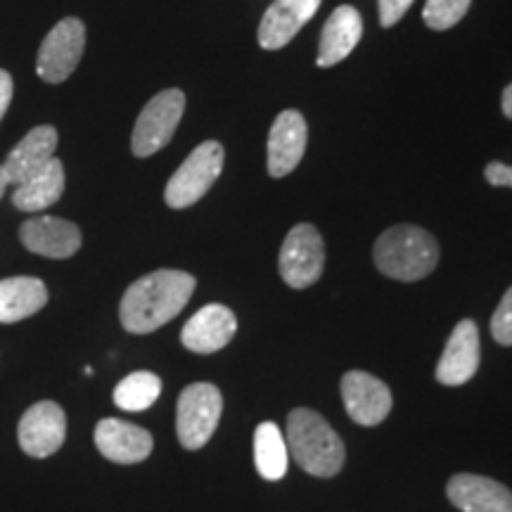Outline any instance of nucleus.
Masks as SVG:
<instances>
[{
    "instance_id": "1",
    "label": "nucleus",
    "mask_w": 512,
    "mask_h": 512,
    "mask_svg": "<svg viewBox=\"0 0 512 512\" xmlns=\"http://www.w3.org/2000/svg\"><path fill=\"white\" fill-rule=\"evenodd\" d=\"M195 285L190 273L171 271V268L143 275L124 292L119 306L121 325L133 335L159 330L185 309Z\"/></svg>"
},
{
    "instance_id": "2",
    "label": "nucleus",
    "mask_w": 512,
    "mask_h": 512,
    "mask_svg": "<svg viewBox=\"0 0 512 512\" xmlns=\"http://www.w3.org/2000/svg\"><path fill=\"white\" fill-rule=\"evenodd\" d=\"M375 266L387 278L415 283L427 278L439 264V245L432 233L418 226H394L377 238Z\"/></svg>"
},
{
    "instance_id": "3",
    "label": "nucleus",
    "mask_w": 512,
    "mask_h": 512,
    "mask_svg": "<svg viewBox=\"0 0 512 512\" xmlns=\"http://www.w3.org/2000/svg\"><path fill=\"white\" fill-rule=\"evenodd\" d=\"M287 441L297 465L313 477H335L344 465V444L328 420L309 408H297L287 418Z\"/></svg>"
},
{
    "instance_id": "4",
    "label": "nucleus",
    "mask_w": 512,
    "mask_h": 512,
    "mask_svg": "<svg viewBox=\"0 0 512 512\" xmlns=\"http://www.w3.org/2000/svg\"><path fill=\"white\" fill-rule=\"evenodd\" d=\"M223 159H226V152L216 140L197 145L166 183V204L171 209H188L195 202H200L211 185L216 183V178L221 176Z\"/></svg>"
},
{
    "instance_id": "5",
    "label": "nucleus",
    "mask_w": 512,
    "mask_h": 512,
    "mask_svg": "<svg viewBox=\"0 0 512 512\" xmlns=\"http://www.w3.org/2000/svg\"><path fill=\"white\" fill-rule=\"evenodd\" d=\"M223 413L219 387L209 382H195L178 396L176 432L178 441L188 451H197L214 437Z\"/></svg>"
},
{
    "instance_id": "6",
    "label": "nucleus",
    "mask_w": 512,
    "mask_h": 512,
    "mask_svg": "<svg viewBox=\"0 0 512 512\" xmlns=\"http://www.w3.org/2000/svg\"><path fill=\"white\" fill-rule=\"evenodd\" d=\"M185 112V95L178 88L157 93L145 105L133 128L131 150L136 157H150L171 143Z\"/></svg>"
},
{
    "instance_id": "7",
    "label": "nucleus",
    "mask_w": 512,
    "mask_h": 512,
    "mask_svg": "<svg viewBox=\"0 0 512 512\" xmlns=\"http://www.w3.org/2000/svg\"><path fill=\"white\" fill-rule=\"evenodd\" d=\"M278 266L283 280L294 290H306L318 283L325 266V245L316 226L299 223L287 233Z\"/></svg>"
},
{
    "instance_id": "8",
    "label": "nucleus",
    "mask_w": 512,
    "mask_h": 512,
    "mask_svg": "<svg viewBox=\"0 0 512 512\" xmlns=\"http://www.w3.org/2000/svg\"><path fill=\"white\" fill-rule=\"evenodd\" d=\"M83 48H86V27L81 19L67 17L57 22L38 50V76L46 83L67 81L79 67Z\"/></svg>"
},
{
    "instance_id": "9",
    "label": "nucleus",
    "mask_w": 512,
    "mask_h": 512,
    "mask_svg": "<svg viewBox=\"0 0 512 512\" xmlns=\"http://www.w3.org/2000/svg\"><path fill=\"white\" fill-rule=\"evenodd\" d=\"M67 437V415L55 401H38L22 415L17 439L31 458H48L57 453Z\"/></svg>"
},
{
    "instance_id": "10",
    "label": "nucleus",
    "mask_w": 512,
    "mask_h": 512,
    "mask_svg": "<svg viewBox=\"0 0 512 512\" xmlns=\"http://www.w3.org/2000/svg\"><path fill=\"white\" fill-rule=\"evenodd\" d=\"M342 399L349 418L358 425L375 427L392 411V392L375 375L351 370L342 377Z\"/></svg>"
},
{
    "instance_id": "11",
    "label": "nucleus",
    "mask_w": 512,
    "mask_h": 512,
    "mask_svg": "<svg viewBox=\"0 0 512 512\" xmlns=\"http://www.w3.org/2000/svg\"><path fill=\"white\" fill-rule=\"evenodd\" d=\"M306 140H309V126L302 112H280L268 133V174L273 178L292 174L302 162Z\"/></svg>"
},
{
    "instance_id": "12",
    "label": "nucleus",
    "mask_w": 512,
    "mask_h": 512,
    "mask_svg": "<svg viewBox=\"0 0 512 512\" xmlns=\"http://www.w3.org/2000/svg\"><path fill=\"white\" fill-rule=\"evenodd\" d=\"M22 245L48 259H69L81 249V230L72 221L57 216H34L19 228Z\"/></svg>"
},
{
    "instance_id": "13",
    "label": "nucleus",
    "mask_w": 512,
    "mask_h": 512,
    "mask_svg": "<svg viewBox=\"0 0 512 512\" xmlns=\"http://www.w3.org/2000/svg\"><path fill=\"white\" fill-rule=\"evenodd\" d=\"M238 332V318L223 304H207L183 325L181 342L195 354H214L228 347Z\"/></svg>"
},
{
    "instance_id": "14",
    "label": "nucleus",
    "mask_w": 512,
    "mask_h": 512,
    "mask_svg": "<svg viewBox=\"0 0 512 512\" xmlns=\"http://www.w3.org/2000/svg\"><path fill=\"white\" fill-rule=\"evenodd\" d=\"M479 370V330L475 320L465 318L453 328L437 366V380L446 387L470 382Z\"/></svg>"
},
{
    "instance_id": "15",
    "label": "nucleus",
    "mask_w": 512,
    "mask_h": 512,
    "mask_svg": "<svg viewBox=\"0 0 512 512\" xmlns=\"http://www.w3.org/2000/svg\"><path fill=\"white\" fill-rule=\"evenodd\" d=\"M95 446L107 460L119 465L143 463L152 453V434L143 427L131 425V422L105 418L95 427Z\"/></svg>"
},
{
    "instance_id": "16",
    "label": "nucleus",
    "mask_w": 512,
    "mask_h": 512,
    "mask_svg": "<svg viewBox=\"0 0 512 512\" xmlns=\"http://www.w3.org/2000/svg\"><path fill=\"white\" fill-rule=\"evenodd\" d=\"M448 501L460 512H512V491L482 475H453L446 486Z\"/></svg>"
},
{
    "instance_id": "17",
    "label": "nucleus",
    "mask_w": 512,
    "mask_h": 512,
    "mask_svg": "<svg viewBox=\"0 0 512 512\" xmlns=\"http://www.w3.org/2000/svg\"><path fill=\"white\" fill-rule=\"evenodd\" d=\"M320 0H275L259 24V46L280 50L316 15Z\"/></svg>"
},
{
    "instance_id": "18",
    "label": "nucleus",
    "mask_w": 512,
    "mask_h": 512,
    "mask_svg": "<svg viewBox=\"0 0 512 512\" xmlns=\"http://www.w3.org/2000/svg\"><path fill=\"white\" fill-rule=\"evenodd\" d=\"M57 140L60 138H57V131L53 126L31 128L27 136L15 145V150L10 152L3 164L10 185H19L22 181H27L29 176H34L38 169H43L55 157Z\"/></svg>"
},
{
    "instance_id": "19",
    "label": "nucleus",
    "mask_w": 512,
    "mask_h": 512,
    "mask_svg": "<svg viewBox=\"0 0 512 512\" xmlns=\"http://www.w3.org/2000/svg\"><path fill=\"white\" fill-rule=\"evenodd\" d=\"M363 36V19L351 5H339L332 12L323 27L318 48V67H332V64L347 60L354 53Z\"/></svg>"
},
{
    "instance_id": "20",
    "label": "nucleus",
    "mask_w": 512,
    "mask_h": 512,
    "mask_svg": "<svg viewBox=\"0 0 512 512\" xmlns=\"http://www.w3.org/2000/svg\"><path fill=\"white\" fill-rule=\"evenodd\" d=\"M48 304V287L43 280L17 275L0 280V323H19Z\"/></svg>"
},
{
    "instance_id": "21",
    "label": "nucleus",
    "mask_w": 512,
    "mask_h": 512,
    "mask_svg": "<svg viewBox=\"0 0 512 512\" xmlns=\"http://www.w3.org/2000/svg\"><path fill=\"white\" fill-rule=\"evenodd\" d=\"M64 192V166L57 157L38 169L27 181L15 185L12 204L19 211H43L60 200Z\"/></svg>"
},
{
    "instance_id": "22",
    "label": "nucleus",
    "mask_w": 512,
    "mask_h": 512,
    "mask_svg": "<svg viewBox=\"0 0 512 512\" xmlns=\"http://www.w3.org/2000/svg\"><path fill=\"white\" fill-rule=\"evenodd\" d=\"M254 463L259 475L278 482L287 472V444L275 422H261L254 432Z\"/></svg>"
},
{
    "instance_id": "23",
    "label": "nucleus",
    "mask_w": 512,
    "mask_h": 512,
    "mask_svg": "<svg viewBox=\"0 0 512 512\" xmlns=\"http://www.w3.org/2000/svg\"><path fill=\"white\" fill-rule=\"evenodd\" d=\"M159 394H162V380L150 370H138L114 387V403L121 411L140 413L147 411L159 399Z\"/></svg>"
},
{
    "instance_id": "24",
    "label": "nucleus",
    "mask_w": 512,
    "mask_h": 512,
    "mask_svg": "<svg viewBox=\"0 0 512 512\" xmlns=\"http://www.w3.org/2000/svg\"><path fill=\"white\" fill-rule=\"evenodd\" d=\"M472 0H427L425 10H422V19L434 31H446L456 27L470 10Z\"/></svg>"
},
{
    "instance_id": "25",
    "label": "nucleus",
    "mask_w": 512,
    "mask_h": 512,
    "mask_svg": "<svg viewBox=\"0 0 512 512\" xmlns=\"http://www.w3.org/2000/svg\"><path fill=\"white\" fill-rule=\"evenodd\" d=\"M491 335L503 347H512V287L503 294L501 304L491 318Z\"/></svg>"
},
{
    "instance_id": "26",
    "label": "nucleus",
    "mask_w": 512,
    "mask_h": 512,
    "mask_svg": "<svg viewBox=\"0 0 512 512\" xmlns=\"http://www.w3.org/2000/svg\"><path fill=\"white\" fill-rule=\"evenodd\" d=\"M413 0H380V24L382 27H394L399 19L406 15Z\"/></svg>"
},
{
    "instance_id": "27",
    "label": "nucleus",
    "mask_w": 512,
    "mask_h": 512,
    "mask_svg": "<svg viewBox=\"0 0 512 512\" xmlns=\"http://www.w3.org/2000/svg\"><path fill=\"white\" fill-rule=\"evenodd\" d=\"M484 176H486V181H489L491 185H496V188H512V166H508V164H503V162L486 164Z\"/></svg>"
},
{
    "instance_id": "28",
    "label": "nucleus",
    "mask_w": 512,
    "mask_h": 512,
    "mask_svg": "<svg viewBox=\"0 0 512 512\" xmlns=\"http://www.w3.org/2000/svg\"><path fill=\"white\" fill-rule=\"evenodd\" d=\"M12 93H15V83H12V76L0 69V121H3L5 112H8L10 102H12Z\"/></svg>"
},
{
    "instance_id": "29",
    "label": "nucleus",
    "mask_w": 512,
    "mask_h": 512,
    "mask_svg": "<svg viewBox=\"0 0 512 512\" xmlns=\"http://www.w3.org/2000/svg\"><path fill=\"white\" fill-rule=\"evenodd\" d=\"M501 107H503V114L508 119H512V83L508 88L503 91V98H501Z\"/></svg>"
},
{
    "instance_id": "30",
    "label": "nucleus",
    "mask_w": 512,
    "mask_h": 512,
    "mask_svg": "<svg viewBox=\"0 0 512 512\" xmlns=\"http://www.w3.org/2000/svg\"><path fill=\"white\" fill-rule=\"evenodd\" d=\"M8 188H10V181H8V176H5L3 164H0V200H3L5 190H8Z\"/></svg>"
}]
</instances>
